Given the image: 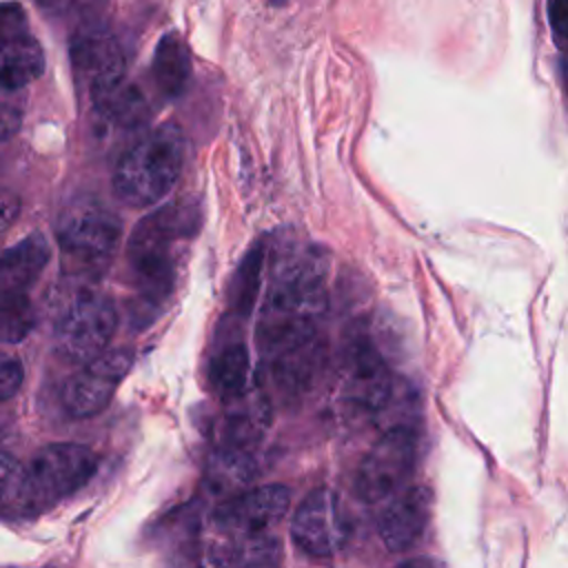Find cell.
Listing matches in <instances>:
<instances>
[{
	"instance_id": "obj_1",
	"label": "cell",
	"mask_w": 568,
	"mask_h": 568,
	"mask_svg": "<svg viewBox=\"0 0 568 568\" xmlns=\"http://www.w3.org/2000/svg\"><path fill=\"white\" fill-rule=\"evenodd\" d=\"M200 226L195 202H171L142 217L129 242L126 257L135 286L144 300L160 304L175 284V248Z\"/></svg>"
},
{
	"instance_id": "obj_11",
	"label": "cell",
	"mask_w": 568,
	"mask_h": 568,
	"mask_svg": "<svg viewBox=\"0 0 568 568\" xmlns=\"http://www.w3.org/2000/svg\"><path fill=\"white\" fill-rule=\"evenodd\" d=\"M291 504V493L282 484H266L260 488H246L229 497L217 519L222 526L242 530V532H262L277 524Z\"/></svg>"
},
{
	"instance_id": "obj_18",
	"label": "cell",
	"mask_w": 568,
	"mask_h": 568,
	"mask_svg": "<svg viewBox=\"0 0 568 568\" xmlns=\"http://www.w3.org/2000/svg\"><path fill=\"white\" fill-rule=\"evenodd\" d=\"M255 477V464L248 448L224 444L206 464V486L217 497H233L248 488Z\"/></svg>"
},
{
	"instance_id": "obj_8",
	"label": "cell",
	"mask_w": 568,
	"mask_h": 568,
	"mask_svg": "<svg viewBox=\"0 0 568 568\" xmlns=\"http://www.w3.org/2000/svg\"><path fill=\"white\" fill-rule=\"evenodd\" d=\"M348 535L339 497L331 488H313L291 521L293 541L313 557L335 555Z\"/></svg>"
},
{
	"instance_id": "obj_31",
	"label": "cell",
	"mask_w": 568,
	"mask_h": 568,
	"mask_svg": "<svg viewBox=\"0 0 568 568\" xmlns=\"http://www.w3.org/2000/svg\"><path fill=\"white\" fill-rule=\"evenodd\" d=\"M395 568H446V566L433 557H413V559L397 564Z\"/></svg>"
},
{
	"instance_id": "obj_12",
	"label": "cell",
	"mask_w": 568,
	"mask_h": 568,
	"mask_svg": "<svg viewBox=\"0 0 568 568\" xmlns=\"http://www.w3.org/2000/svg\"><path fill=\"white\" fill-rule=\"evenodd\" d=\"M433 508V493L428 486H410L393 495L390 504L379 517V537L390 552L410 548L424 532Z\"/></svg>"
},
{
	"instance_id": "obj_6",
	"label": "cell",
	"mask_w": 568,
	"mask_h": 568,
	"mask_svg": "<svg viewBox=\"0 0 568 568\" xmlns=\"http://www.w3.org/2000/svg\"><path fill=\"white\" fill-rule=\"evenodd\" d=\"M417 462V435L408 426L388 428L364 455L355 473V493L375 504L393 497L410 479Z\"/></svg>"
},
{
	"instance_id": "obj_21",
	"label": "cell",
	"mask_w": 568,
	"mask_h": 568,
	"mask_svg": "<svg viewBox=\"0 0 568 568\" xmlns=\"http://www.w3.org/2000/svg\"><path fill=\"white\" fill-rule=\"evenodd\" d=\"M264 260H266V248L262 242L253 244V248L244 255V260L240 262L233 282H231V291H229V302L231 308L240 315L251 313L260 284H262V271H264Z\"/></svg>"
},
{
	"instance_id": "obj_2",
	"label": "cell",
	"mask_w": 568,
	"mask_h": 568,
	"mask_svg": "<svg viewBox=\"0 0 568 568\" xmlns=\"http://www.w3.org/2000/svg\"><path fill=\"white\" fill-rule=\"evenodd\" d=\"M184 133L166 122L129 146L113 171V191L133 209L158 204L175 186L184 164Z\"/></svg>"
},
{
	"instance_id": "obj_33",
	"label": "cell",
	"mask_w": 568,
	"mask_h": 568,
	"mask_svg": "<svg viewBox=\"0 0 568 568\" xmlns=\"http://www.w3.org/2000/svg\"><path fill=\"white\" fill-rule=\"evenodd\" d=\"M0 442H2V430H0Z\"/></svg>"
},
{
	"instance_id": "obj_27",
	"label": "cell",
	"mask_w": 568,
	"mask_h": 568,
	"mask_svg": "<svg viewBox=\"0 0 568 568\" xmlns=\"http://www.w3.org/2000/svg\"><path fill=\"white\" fill-rule=\"evenodd\" d=\"M566 18H568V0H548V22L559 49H564Z\"/></svg>"
},
{
	"instance_id": "obj_28",
	"label": "cell",
	"mask_w": 568,
	"mask_h": 568,
	"mask_svg": "<svg viewBox=\"0 0 568 568\" xmlns=\"http://www.w3.org/2000/svg\"><path fill=\"white\" fill-rule=\"evenodd\" d=\"M20 215V200L13 191L0 189V233H4Z\"/></svg>"
},
{
	"instance_id": "obj_10",
	"label": "cell",
	"mask_w": 568,
	"mask_h": 568,
	"mask_svg": "<svg viewBox=\"0 0 568 568\" xmlns=\"http://www.w3.org/2000/svg\"><path fill=\"white\" fill-rule=\"evenodd\" d=\"M69 55L75 78L82 87H87V91L126 75L122 49L118 40L104 29L89 27L75 33L69 47Z\"/></svg>"
},
{
	"instance_id": "obj_32",
	"label": "cell",
	"mask_w": 568,
	"mask_h": 568,
	"mask_svg": "<svg viewBox=\"0 0 568 568\" xmlns=\"http://www.w3.org/2000/svg\"><path fill=\"white\" fill-rule=\"evenodd\" d=\"M271 2H273V4H284L286 0H271Z\"/></svg>"
},
{
	"instance_id": "obj_19",
	"label": "cell",
	"mask_w": 568,
	"mask_h": 568,
	"mask_svg": "<svg viewBox=\"0 0 568 568\" xmlns=\"http://www.w3.org/2000/svg\"><path fill=\"white\" fill-rule=\"evenodd\" d=\"M229 402L226 410V444L248 448L264 426L268 424L271 410H268V397H264L257 390H242Z\"/></svg>"
},
{
	"instance_id": "obj_29",
	"label": "cell",
	"mask_w": 568,
	"mask_h": 568,
	"mask_svg": "<svg viewBox=\"0 0 568 568\" xmlns=\"http://www.w3.org/2000/svg\"><path fill=\"white\" fill-rule=\"evenodd\" d=\"M95 2H100V0H36V4L51 16H67V13L87 9Z\"/></svg>"
},
{
	"instance_id": "obj_30",
	"label": "cell",
	"mask_w": 568,
	"mask_h": 568,
	"mask_svg": "<svg viewBox=\"0 0 568 568\" xmlns=\"http://www.w3.org/2000/svg\"><path fill=\"white\" fill-rule=\"evenodd\" d=\"M18 122H20V113L11 104L0 102V140L11 135L18 129Z\"/></svg>"
},
{
	"instance_id": "obj_7",
	"label": "cell",
	"mask_w": 568,
	"mask_h": 568,
	"mask_svg": "<svg viewBox=\"0 0 568 568\" xmlns=\"http://www.w3.org/2000/svg\"><path fill=\"white\" fill-rule=\"evenodd\" d=\"M133 364L129 348H106L62 386V406L71 417H93L102 413L113 399L120 382Z\"/></svg>"
},
{
	"instance_id": "obj_4",
	"label": "cell",
	"mask_w": 568,
	"mask_h": 568,
	"mask_svg": "<svg viewBox=\"0 0 568 568\" xmlns=\"http://www.w3.org/2000/svg\"><path fill=\"white\" fill-rule=\"evenodd\" d=\"M95 468L98 457L89 446L58 442L40 448L24 466L22 515L40 513L80 490Z\"/></svg>"
},
{
	"instance_id": "obj_23",
	"label": "cell",
	"mask_w": 568,
	"mask_h": 568,
	"mask_svg": "<svg viewBox=\"0 0 568 568\" xmlns=\"http://www.w3.org/2000/svg\"><path fill=\"white\" fill-rule=\"evenodd\" d=\"M282 559V546L273 535L244 532L235 546L237 568H277Z\"/></svg>"
},
{
	"instance_id": "obj_26",
	"label": "cell",
	"mask_w": 568,
	"mask_h": 568,
	"mask_svg": "<svg viewBox=\"0 0 568 568\" xmlns=\"http://www.w3.org/2000/svg\"><path fill=\"white\" fill-rule=\"evenodd\" d=\"M24 379V368L18 359H4L0 364V402L11 399Z\"/></svg>"
},
{
	"instance_id": "obj_13",
	"label": "cell",
	"mask_w": 568,
	"mask_h": 568,
	"mask_svg": "<svg viewBox=\"0 0 568 568\" xmlns=\"http://www.w3.org/2000/svg\"><path fill=\"white\" fill-rule=\"evenodd\" d=\"M324 346L315 331L268 353L273 379L286 393L304 390L322 366Z\"/></svg>"
},
{
	"instance_id": "obj_25",
	"label": "cell",
	"mask_w": 568,
	"mask_h": 568,
	"mask_svg": "<svg viewBox=\"0 0 568 568\" xmlns=\"http://www.w3.org/2000/svg\"><path fill=\"white\" fill-rule=\"evenodd\" d=\"M29 31L27 11L20 2H0V40L16 38Z\"/></svg>"
},
{
	"instance_id": "obj_20",
	"label": "cell",
	"mask_w": 568,
	"mask_h": 568,
	"mask_svg": "<svg viewBox=\"0 0 568 568\" xmlns=\"http://www.w3.org/2000/svg\"><path fill=\"white\" fill-rule=\"evenodd\" d=\"M211 388L226 402L248 388V353L242 344L224 346L211 362Z\"/></svg>"
},
{
	"instance_id": "obj_15",
	"label": "cell",
	"mask_w": 568,
	"mask_h": 568,
	"mask_svg": "<svg viewBox=\"0 0 568 568\" xmlns=\"http://www.w3.org/2000/svg\"><path fill=\"white\" fill-rule=\"evenodd\" d=\"M100 118L118 126H140L149 118V104L142 91L126 75L89 91Z\"/></svg>"
},
{
	"instance_id": "obj_17",
	"label": "cell",
	"mask_w": 568,
	"mask_h": 568,
	"mask_svg": "<svg viewBox=\"0 0 568 568\" xmlns=\"http://www.w3.org/2000/svg\"><path fill=\"white\" fill-rule=\"evenodd\" d=\"M191 71H193V64H191V53L186 42L175 31L166 33L158 42L153 53V64H151V73L158 91L164 98L182 95L189 87Z\"/></svg>"
},
{
	"instance_id": "obj_16",
	"label": "cell",
	"mask_w": 568,
	"mask_h": 568,
	"mask_svg": "<svg viewBox=\"0 0 568 568\" xmlns=\"http://www.w3.org/2000/svg\"><path fill=\"white\" fill-rule=\"evenodd\" d=\"M44 71V51L31 31L0 40V87L16 91L38 80Z\"/></svg>"
},
{
	"instance_id": "obj_24",
	"label": "cell",
	"mask_w": 568,
	"mask_h": 568,
	"mask_svg": "<svg viewBox=\"0 0 568 568\" xmlns=\"http://www.w3.org/2000/svg\"><path fill=\"white\" fill-rule=\"evenodd\" d=\"M24 466L7 450L0 448V506L22 515Z\"/></svg>"
},
{
	"instance_id": "obj_5",
	"label": "cell",
	"mask_w": 568,
	"mask_h": 568,
	"mask_svg": "<svg viewBox=\"0 0 568 568\" xmlns=\"http://www.w3.org/2000/svg\"><path fill=\"white\" fill-rule=\"evenodd\" d=\"M115 326L118 311L106 295L80 293L55 324L58 353L73 364H87L106 351Z\"/></svg>"
},
{
	"instance_id": "obj_14",
	"label": "cell",
	"mask_w": 568,
	"mask_h": 568,
	"mask_svg": "<svg viewBox=\"0 0 568 568\" xmlns=\"http://www.w3.org/2000/svg\"><path fill=\"white\" fill-rule=\"evenodd\" d=\"M51 257V246L42 233H31L0 255V291L27 293Z\"/></svg>"
},
{
	"instance_id": "obj_9",
	"label": "cell",
	"mask_w": 568,
	"mask_h": 568,
	"mask_svg": "<svg viewBox=\"0 0 568 568\" xmlns=\"http://www.w3.org/2000/svg\"><path fill=\"white\" fill-rule=\"evenodd\" d=\"M393 395V377L379 351L366 342L355 339L346 348L344 359V399L357 410L377 413Z\"/></svg>"
},
{
	"instance_id": "obj_3",
	"label": "cell",
	"mask_w": 568,
	"mask_h": 568,
	"mask_svg": "<svg viewBox=\"0 0 568 568\" xmlns=\"http://www.w3.org/2000/svg\"><path fill=\"white\" fill-rule=\"evenodd\" d=\"M55 235L71 271L98 275L109 266L120 244L122 224L98 200L78 197L60 211Z\"/></svg>"
},
{
	"instance_id": "obj_22",
	"label": "cell",
	"mask_w": 568,
	"mask_h": 568,
	"mask_svg": "<svg viewBox=\"0 0 568 568\" xmlns=\"http://www.w3.org/2000/svg\"><path fill=\"white\" fill-rule=\"evenodd\" d=\"M36 315L27 293L0 291V344H16L29 335Z\"/></svg>"
}]
</instances>
